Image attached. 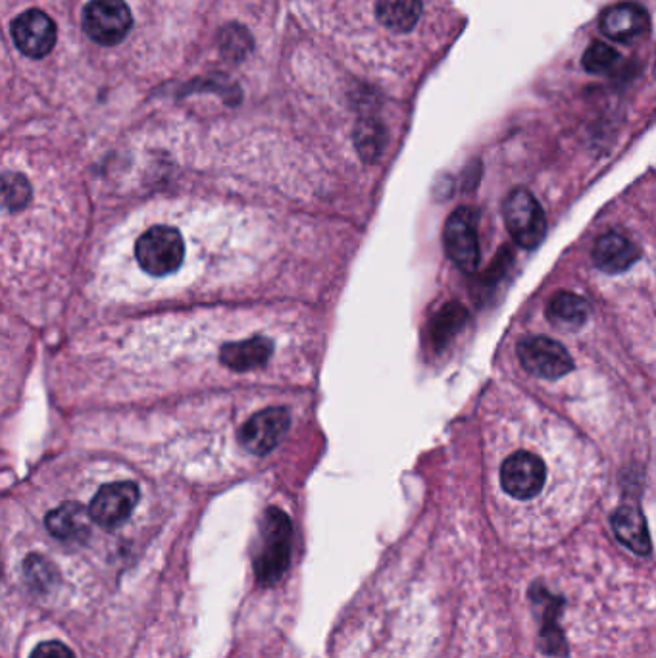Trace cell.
<instances>
[{
  "mask_svg": "<svg viewBox=\"0 0 656 658\" xmlns=\"http://www.w3.org/2000/svg\"><path fill=\"white\" fill-rule=\"evenodd\" d=\"M649 26V16L635 2H620L606 8L601 16V30L616 43H629L642 37Z\"/></svg>",
  "mask_w": 656,
  "mask_h": 658,
  "instance_id": "8fae6325",
  "label": "cell"
},
{
  "mask_svg": "<svg viewBox=\"0 0 656 658\" xmlns=\"http://www.w3.org/2000/svg\"><path fill=\"white\" fill-rule=\"evenodd\" d=\"M23 571L28 578L29 586L36 589H49L54 586L58 579L57 566L52 565L51 560L41 557V555H29L23 563Z\"/></svg>",
  "mask_w": 656,
  "mask_h": 658,
  "instance_id": "44dd1931",
  "label": "cell"
},
{
  "mask_svg": "<svg viewBox=\"0 0 656 658\" xmlns=\"http://www.w3.org/2000/svg\"><path fill=\"white\" fill-rule=\"evenodd\" d=\"M613 529L618 541L624 543L629 550H634L637 555L647 557L653 549L647 522L643 518L642 510L634 505H622L613 514Z\"/></svg>",
  "mask_w": 656,
  "mask_h": 658,
  "instance_id": "5bb4252c",
  "label": "cell"
},
{
  "mask_svg": "<svg viewBox=\"0 0 656 658\" xmlns=\"http://www.w3.org/2000/svg\"><path fill=\"white\" fill-rule=\"evenodd\" d=\"M293 526L280 508H268L260 528V547L254 558V574L260 586H274L285 576L291 563Z\"/></svg>",
  "mask_w": 656,
  "mask_h": 658,
  "instance_id": "6da1fadb",
  "label": "cell"
},
{
  "mask_svg": "<svg viewBox=\"0 0 656 658\" xmlns=\"http://www.w3.org/2000/svg\"><path fill=\"white\" fill-rule=\"evenodd\" d=\"M518 358L527 374L542 379H561L574 370V358L564 345L543 335L519 341Z\"/></svg>",
  "mask_w": 656,
  "mask_h": 658,
  "instance_id": "8992f818",
  "label": "cell"
},
{
  "mask_svg": "<svg viewBox=\"0 0 656 658\" xmlns=\"http://www.w3.org/2000/svg\"><path fill=\"white\" fill-rule=\"evenodd\" d=\"M547 463L534 451H514L503 458L498 468L501 489L506 497L519 503L537 499L547 485Z\"/></svg>",
  "mask_w": 656,
  "mask_h": 658,
  "instance_id": "7a4b0ae2",
  "label": "cell"
},
{
  "mask_svg": "<svg viewBox=\"0 0 656 658\" xmlns=\"http://www.w3.org/2000/svg\"><path fill=\"white\" fill-rule=\"evenodd\" d=\"M639 249L634 241L618 232L601 235L593 246V262L606 274H622L639 261Z\"/></svg>",
  "mask_w": 656,
  "mask_h": 658,
  "instance_id": "7c38bea8",
  "label": "cell"
},
{
  "mask_svg": "<svg viewBox=\"0 0 656 658\" xmlns=\"http://www.w3.org/2000/svg\"><path fill=\"white\" fill-rule=\"evenodd\" d=\"M29 201H31V185L22 174L8 172L0 175V209L18 212L26 209Z\"/></svg>",
  "mask_w": 656,
  "mask_h": 658,
  "instance_id": "d6986e66",
  "label": "cell"
},
{
  "mask_svg": "<svg viewBox=\"0 0 656 658\" xmlns=\"http://www.w3.org/2000/svg\"><path fill=\"white\" fill-rule=\"evenodd\" d=\"M44 526L62 541H81L89 536L91 516L80 503H64L47 514Z\"/></svg>",
  "mask_w": 656,
  "mask_h": 658,
  "instance_id": "9a60e30c",
  "label": "cell"
},
{
  "mask_svg": "<svg viewBox=\"0 0 656 658\" xmlns=\"http://www.w3.org/2000/svg\"><path fill=\"white\" fill-rule=\"evenodd\" d=\"M424 14L422 0H377L375 16L383 30L393 33H408L416 30Z\"/></svg>",
  "mask_w": 656,
  "mask_h": 658,
  "instance_id": "2e32d148",
  "label": "cell"
},
{
  "mask_svg": "<svg viewBox=\"0 0 656 658\" xmlns=\"http://www.w3.org/2000/svg\"><path fill=\"white\" fill-rule=\"evenodd\" d=\"M249 43H251V39L246 37L243 28H233V26H230L222 33V51H224L225 57H231V59L243 57L246 49H249L246 47Z\"/></svg>",
  "mask_w": 656,
  "mask_h": 658,
  "instance_id": "603a6c76",
  "label": "cell"
},
{
  "mask_svg": "<svg viewBox=\"0 0 656 658\" xmlns=\"http://www.w3.org/2000/svg\"><path fill=\"white\" fill-rule=\"evenodd\" d=\"M291 416L283 406H270L246 419L239 432V442L243 449L253 455L264 456L283 442L287 434Z\"/></svg>",
  "mask_w": 656,
  "mask_h": 658,
  "instance_id": "ba28073f",
  "label": "cell"
},
{
  "mask_svg": "<svg viewBox=\"0 0 656 658\" xmlns=\"http://www.w3.org/2000/svg\"><path fill=\"white\" fill-rule=\"evenodd\" d=\"M272 353H274V343L268 337L256 335L251 340L225 343L220 351V361L233 372H251L264 366Z\"/></svg>",
  "mask_w": 656,
  "mask_h": 658,
  "instance_id": "4fadbf2b",
  "label": "cell"
},
{
  "mask_svg": "<svg viewBox=\"0 0 656 658\" xmlns=\"http://www.w3.org/2000/svg\"><path fill=\"white\" fill-rule=\"evenodd\" d=\"M466 322H468V311L462 304H445L430 324L433 345H437V347L447 345L448 341L453 340L456 333L466 326Z\"/></svg>",
  "mask_w": 656,
  "mask_h": 658,
  "instance_id": "ac0fdd59",
  "label": "cell"
},
{
  "mask_svg": "<svg viewBox=\"0 0 656 658\" xmlns=\"http://www.w3.org/2000/svg\"><path fill=\"white\" fill-rule=\"evenodd\" d=\"M443 243L448 259L455 262L458 269L474 272L480 266L476 212L468 206L456 209L445 224Z\"/></svg>",
  "mask_w": 656,
  "mask_h": 658,
  "instance_id": "52a82bcc",
  "label": "cell"
},
{
  "mask_svg": "<svg viewBox=\"0 0 656 658\" xmlns=\"http://www.w3.org/2000/svg\"><path fill=\"white\" fill-rule=\"evenodd\" d=\"M354 143L356 149L361 152L362 159L366 162H375L382 154L383 145H385V133H383L382 125L375 122H364L356 128L354 133Z\"/></svg>",
  "mask_w": 656,
  "mask_h": 658,
  "instance_id": "ffe728a7",
  "label": "cell"
},
{
  "mask_svg": "<svg viewBox=\"0 0 656 658\" xmlns=\"http://www.w3.org/2000/svg\"><path fill=\"white\" fill-rule=\"evenodd\" d=\"M589 314H592L589 303L571 291L556 293L547 304L548 320L563 330H577L584 326Z\"/></svg>",
  "mask_w": 656,
  "mask_h": 658,
  "instance_id": "e0dca14e",
  "label": "cell"
},
{
  "mask_svg": "<svg viewBox=\"0 0 656 658\" xmlns=\"http://www.w3.org/2000/svg\"><path fill=\"white\" fill-rule=\"evenodd\" d=\"M506 230L522 249L542 245L547 235V216L539 201L526 189H516L503 204Z\"/></svg>",
  "mask_w": 656,
  "mask_h": 658,
  "instance_id": "277c9868",
  "label": "cell"
},
{
  "mask_svg": "<svg viewBox=\"0 0 656 658\" xmlns=\"http://www.w3.org/2000/svg\"><path fill=\"white\" fill-rule=\"evenodd\" d=\"M133 26L125 0H91L83 8V30L102 47L122 43Z\"/></svg>",
  "mask_w": 656,
  "mask_h": 658,
  "instance_id": "5b68a950",
  "label": "cell"
},
{
  "mask_svg": "<svg viewBox=\"0 0 656 658\" xmlns=\"http://www.w3.org/2000/svg\"><path fill=\"white\" fill-rule=\"evenodd\" d=\"M618 60H620V54H618L616 49H613L610 44L595 41V43L585 51L584 68L587 72L599 75V73L610 72L614 65L618 64Z\"/></svg>",
  "mask_w": 656,
  "mask_h": 658,
  "instance_id": "7402d4cb",
  "label": "cell"
},
{
  "mask_svg": "<svg viewBox=\"0 0 656 658\" xmlns=\"http://www.w3.org/2000/svg\"><path fill=\"white\" fill-rule=\"evenodd\" d=\"M29 658H75L72 649L60 641H44L37 645Z\"/></svg>",
  "mask_w": 656,
  "mask_h": 658,
  "instance_id": "cb8c5ba5",
  "label": "cell"
},
{
  "mask_svg": "<svg viewBox=\"0 0 656 658\" xmlns=\"http://www.w3.org/2000/svg\"><path fill=\"white\" fill-rule=\"evenodd\" d=\"M139 487L131 482L102 485L89 505V516L101 528L114 529L130 518L138 507Z\"/></svg>",
  "mask_w": 656,
  "mask_h": 658,
  "instance_id": "9c48e42d",
  "label": "cell"
},
{
  "mask_svg": "<svg viewBox=\"0 0 656 658\" xmlns=\"http://www.w3.org/2000/svg\"><path fill=\"white\" fill-rule=\"evenodd\" d=\"M57 37V23L39 8L23 12L12 23L16 47L29 59H44L51 54Z\"/></svg>",
  "mask_w": 656,
  "mask_h": 658,
  "instance_id": "30bf717a",
  "label": "cell"
},
{
  "mask_svg": "<svg viewBox=\"0 0 656 658\" xmlns=\"http://www.w3.org/2000/svg\"><path fill=\"white\" fill-rule=\"evenodd\" d=\"M135 256L147 274H172L183 264L185 243L178 230L170 225H154L139 237Z\"/></svg>",
  "mask_w": 656,
  "mask_h": 658,
  "instance_id": "3957f363",
  "label": "cell"
}]
</instances>
